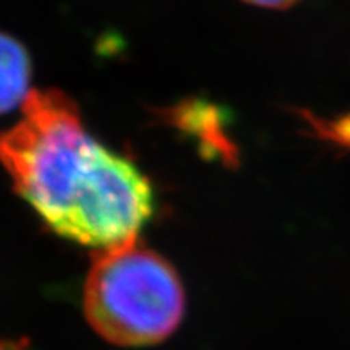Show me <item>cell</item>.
Masks as SVG:
<instances>
[{"label":"cell","instance_id":"obj_6","mask_svg":"<svg viewBox=\"0 0 350 350\" xmlns=\"http://www.w3.org/2000/svg\"><path fill=\"white\" fill-rule=\"evenodd\" d=\"M0 350H20V347L10 345V343H0Z\"/></svg>","mask_w":350,"mask_h":350},{"label":"cell","instance_id":"obj_3","mask_svg":"<svg viewBox=\"0 0 350 350\" xmlns=\"http://www.w3.org/2000/svg\"><path fill=\"white\" fill-rule=\"evenodd\" d=\"M31 74L27 49L11 34L0 33V115L25 102Z\"/></svg>","mask_w":350,"mask_h":350},{"label":"cell","instance_id":"obj_1","mask_svg":"<svg viewBox=\"0 0 350 350\" xmlns=\"http://www.w3.org/2000/svg\"><path fill=\"white\" fill-rule=\"evenodd\" d=\"M0 165L49 229L97 250L136 236L152 217L147 177L102 147L55 90L29 93L18 124L0 131Z\"/></svg>","mask_w":350,"mask_h":350},{"label":"cell","instance_id":"obj_5","mask_svg":"<svg viewBox=\"0 0 350 350\" xmlns=\"http://www.w3.org/2000/svg\"><path fill=\"white\" fill-rule=\"evenodd\" d=\"M245 4L258 5V8H267V10H286L295 5L300 0H241Z\"/></svg>","mask_w":350,"mask_h":350},{"label":"cell","instance_id":"obj_4","mask_svg":"<svg viewBox=\"0 0 350 350\" xmlns=\"http://www.w3.org/2000/svg\"><path fill=\"white\" fill-rule=\"evenodd\" d=\"M308 118L309 124L313 125V133L318 134L320 138L350 148V113L340 116L336 120H320V118H313L309 115Z\"/></svg>","mask_w":350,"mask_h":350},{"label":"cell","instance_id":"obj_2","mask_svg":"<svg viewBox=\"0 0 350 350\" xmlns=\"http://www.w3.org/2000/svg\"><path fill=\"white\" fill-rule=\"evenodd\" d=\"M84 313L93 331L113 345H154L183 320L185 290L170 262L136 234L95 250Z\"/></svg>","mask_w":350,"mask_h":350}]
</instances>
